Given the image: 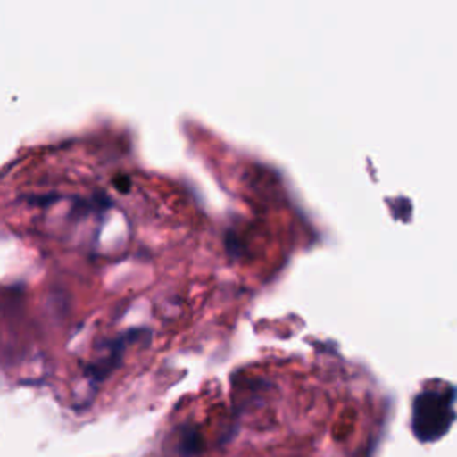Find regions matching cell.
Wrapping results in <instances>:
<instances>
[{
  "instance_id": "1",
  "label": "cell",
  "mask_w": 457,
  "mask_h": 457,
  "mask_svg": "<svg viewBox=\"0 0 457 457\" xmlns=\"http://www.w3.org/2000/svg\"><path fill=\"white\" fill-rule=\"evenodd\" d=\"M450 402L446 395L425 393L414 403L412 428L418 439L432 441L441 437L450 427Z\"/></svg>"
},
{
  "instance_id": "2",
  "label": "cell",
  "mask_w": 457,
  "mask_h": 457,
  "mask_svg": "<svg viewBox=\"0 0 457 457\" xmlns=\"http://www.w3.org/2000/svg\"><path fill=\"white\" fill-rule=\"evenodd\" d=\"M137 332H139V330H134V332L125 334V336L118 337L116 341L109 343L107 353H105L102 359H98V361H95V362H91V364L86 366V375H87L93 382H102V380H105V378L114 371V368L120 364L121 355H123V348H125L127 341H130Z\"/></svg>"
},
{
  "instance_id": "3",
  "label": "cell",
  "mask_w": 457,
  "mask_h": 457,
  "mask_svg": "<svg viewBox=\"0 0 457 457\" xmlns=\"http://www.w3.org/2000/svg\"><path fill=\"white\" fill-rule=\"evenodd\" d=\"M200 450V436L195 430H186L180 439V452L184 455H193Z\"/></svg>"
}]
</instances>
